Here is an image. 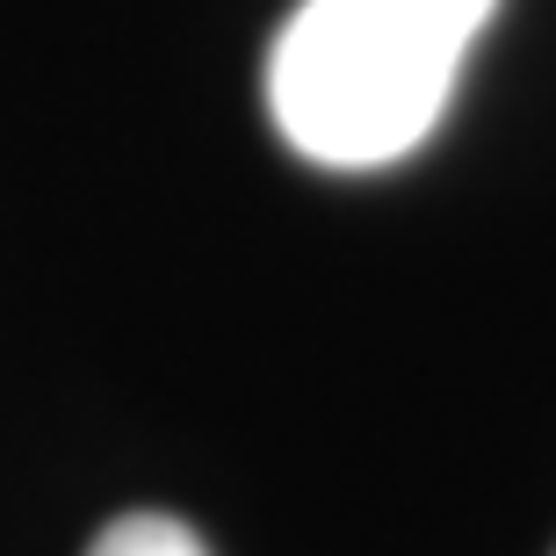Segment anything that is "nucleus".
I'll return each instance as SVG.
<instances>
[{
  "mask_svg": "<svg viewBox=\"0 0 556 556\" xmlns=\"http://www.w3.org/2000/svg\"><path fill=\"white\" fill-rule=\"evenodd\" d=\"M498 0H296L268 51V116L289 152L376 174L433 138Z\"/></svg>",
  "mask_w": 556,
  "mask_h": 556,
  "instance_id": "nucleus-1",
  "label": "nucleus"
},
{
  "mask_svg": "<svg viewBox=\"0 0 556 556\" xmlns=\"http://www.w3.org/2000/svg\"><path fill=\"white\" fill-rule=\"evenodd\" d=\"M87 556H210V549L166 514H124V520H109L102 535H94Z\"/></svg>",
  "mask_w": 556,
  "mask_h": 556,
  "instance_id": "nucleus-2",
  "label": "nucleus"
}]
</instances>
